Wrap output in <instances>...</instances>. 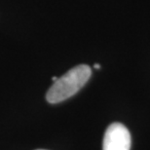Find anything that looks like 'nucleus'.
Returning <instances> with one entry per match:
<instances>
[{
    "label": "nucleus",
    "mask_w": 150,
    "mask_h": 150,
    "mask_svg": "<svg viewBox=\"0 0 150 150\" xmlns=\"http://www.w3.org/2000/svg\"><path fill=\"white\" fill-rule=\"evenodd\" d=\"M92 74L87 64L77 65L58 78L47 92L46 100L50 103H59L71 98L88 82Z\"/></svg>",
    "instance_id": "1"
},
{
    "label": "nucleus",
    "mask_w": 150,
    "mask_h": 150,
    "mask_svg": "<svg viewBox=\"0 0 150 150\" xmlns=\"http://www.w3.org/2000/svg\"><path fill=\"white\" fill-rule=\"evenodd\" d=\"M131 134L121 123H113L106 129L103 137V150H130Z\"/></svg>",
    "instance_id": "2"
},
{
    "label": "nucleus",
    "mask_w": 150,
    "mask_h": 150,
    "mask_svg": "<svg viewBox=\"0 0 150 150\" xmlns=\"http://www.w3.org/2000/svg\"><path fill=\"white\" fill-rule=\"evenodd\" d=\"M94 67H95V68H98H98H100V65L98 64H96Z\"/></svg>",
    "instance_id": "3"
},
{
    "label": "nucleus",
    "mask_w": 150,
    "mask_h": 150,
    "mask_svg": "<svg viewBox=\"0 0 150 150\" xmlns=\"http://www.w3.org/2000/svg\"><path fill=\"white\" fill-rule=\"evenodd\" d=\"M57 79H58V77H56V76H55V77H53V78H52V80L54 81V82H55V81H56Z\"/></svg>",
    "instance_id": "4"
},
{
    "label": "nucleus",
    "mask_w": 150,
    "mask_h": 150,
    "mask_svg": "<svg viewBox=\"0 0 150 150\" xmlns=\"http://www.w3.org/2000/svg\"><path fill=\"white\" fill-rule=\"evenodd\" d=\"M37 150H44V149H37Z\"/></svg>",
    "instance_id": "5"
}]
</instances>
